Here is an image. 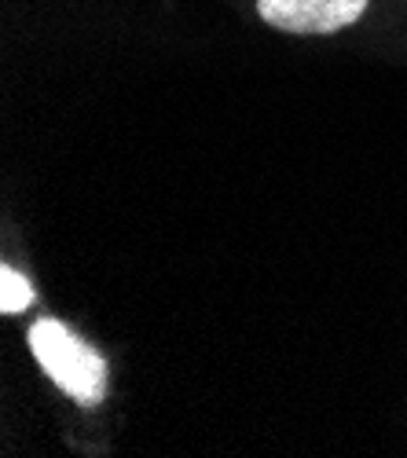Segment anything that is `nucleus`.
Instances as JSON below:
<instances>
[{"label": "nucleus", "mask_w": 407, "mask_h": 458, "mask_svg": "<svg viewBox=\"0 0 407 458\" xmlns=\"http://www.w3.org/2000/svg\"><path fill=\"white\" fill-rule=\"evenodd\" d=\"M30 349L37 356V363L45 367V374L55 386L81 400V403H99L106 393V363L103 356L81 341L78 334H70L59 319L45 316L30 327Z\"/></svg>", "instance_id": "obj_1"}, {"label": "nucleus", "mask_w": 407, "mask_h": 458, "mask_svg": "<svg viewBox=\"0 0 407 458\" xmlns=\"http://www.w3.org/2000/svg\"><path fill=\"white\" fill-rule=\"evenodd\" d=\"M33 304V286L26 283V276H19L15 268H0V312L4 316H15L22 309Z\"/></svg>", "instance_id": "obj_3"}, {"label": "nucleus", "mask_w": 407, "mask_h": 458, "mask_svg": "<svg viewBox=\"0 0 407 458\" xmlns=\"http://www.w3.org/2000/svg\"><path fill=\"white\" fill-rule=\"evenodd\" d=\"M367 12V0H257V15L283 33H335Z\"/></svg>", "instance_id": "obj_2"}]
</instances>
